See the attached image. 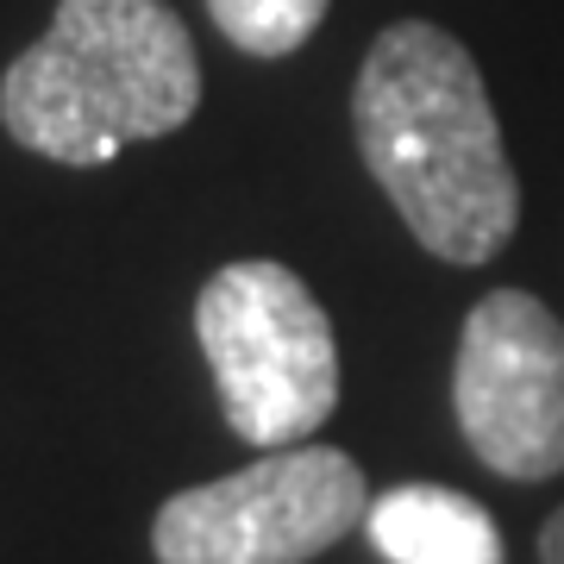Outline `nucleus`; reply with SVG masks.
Here are the masks:
<instances>
[{"label": "nucleus", "instance_id": "nucleus-1", "mask_svg": "<svg viewBox=\"0 0 564 564\" xmlns=\"http://www.w3.org/2000/svg\"><path fill=\"white\" fill-rule=\"evenodd\" d=\"M364 170L440 263L477 270L521 226V182L502 151L484 69L445 25L395 20L351 88Z\"/></svg>", "mask_w": 564, "mask_h": 564}, {"label": "nucleus", "instance_id": "nucleus-2", "mask_svg": "<svg viewBox=\"0 0 564 564\" xmlns=\"http://www.w3.org/2000/svg\"><path fill=\"white\" fill-rule=\"evenodd\" d=\"M202 107V57L163 0H57V20L0 76V126L69 170L113 163Z\"/></svg>", "mask_w": 564, "mask_h": 564}, {"label": "nucleus", "instance_id": "nucleus-3", "mask_svg": "<svg viewBox=\"0 0 564 564\" xmlns=\"http://www.w3.org/2000/svg\"><path fill=\"white\" fill-rule=\"evenodd\" d=\"M195 333L214 364L220 414L245 445H307L339 408V339L289 263L239 258L214 270L195 302Z\"/></svg>", "mask_w": 564, "mask_h": 564}, {"label": "nucleus", "instance_id": "nucleus-4", "mask_svg": "<svg viewBox=\"0 0 564 564\" xmlns=\"http://www.w3.org/2000/svg\"><path fill=\"white\" fill-rule=\"evenodd\" d=\"M358 458L333 445H282L232 477L170 496L151 521L158 564H307L364 521Z\"/></svg>", "mask_w": 564, "mask_h": 564}, {"label": "nucleus", "instance_id": "nucleus-5", "mask_svg": "<svg viewBox=\"0 0 564 564\" xmlns=\"http://www.w3.org/2000/svg\"><path fill=\"white\" fill-rule=\"evenodd\" d=\"M452 414L496 477L545 484L564 470V326L540 295L496 289L470 307L452 364Z\"/></svg>", "mask_w": 564, "mask_h": 564}, {"label": "nucleus", "instance_id": "nucleus-6", "mask_svg": "<svg viewBox=\"0 0 564 564\" xmlns=\"http://www.w3.org/2000/svg\"><path fill=\"white\" fill-rule=\"evenodd\" d=\"M364 533L389 564H502L496 514L445 484H395L364 508Z\"/></svg>", "mask_w": 564, "mask_h": 564}, {"label": "nucleus", "instance_id": "nucleus-7", "mask_svg": "<svg viewBox=\"0 0 564 564\" xmlns=\"http://www.w3.org/2000/svg\"><path fill=\"white\" fill-rule=\"evenodd\" d=\"M333 0H207V13L245 57H289L321 32Z\"/></svg>", "mask_w": 564, "mask_h": 564}, {"label": "nucleus", "instance_id": "nucleus-8", "mask_svg": "<svg viewBox=\"0 0 564 564\" xmlns=\"http://www.w3.org/2000/svg\"><path fill=\"white\" fill-rule=\"evenodd\" d=\"M540 564H564V508L545 521V533H540Z\"/></svg>", "mask_w": 564, "mask_h": 564}]
</instances>
